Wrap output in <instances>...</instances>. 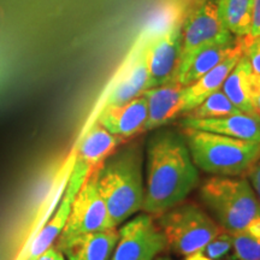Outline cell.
I'll return each instance as SVG.
<instances>
[{
	"label": "cell",
	"instance_id": "obj_4",
	"mask_svg": "<svg viewBox=\"0 0 260 260\" xmlns=\"http://www.w3.org/2000/svg\"><path fill=\"white\" fill-rule=\"evenodd\" d=\"M181 133L195 167L211 176L246 177L260 159V142L193 128Z\"/></svg>",
	"mask_w": 260,
	"mask_h": 260
},
{
	"label": "cell",
	"instance_id": "obj_14",
	"mask_svg": "<svg viewBox=\"0 0 260 260\" xmlns=\"http://www.w3.org/2000/svg\"><path fill=\"white\" fill-rule=\"evenodd\" d=\"M123 142L117 136L99 124L94 123L81 140L74 165L92 175Z\"/></svg>",
	"mask_w": 260,
	"mask_h": 260
},
{
	"label": "cell",
	"instance_id": "obj_23",
	"mask_svg": "<svg viewBox=\"0 0 260 260\" xmlns=\"http://www.w3.org/2000/svg\"><path fill=\"white\" fill-rule=\"evenodd\" d=\"M230 235L237 260H260V235L243 232Z\"/></svg>",
	"mask_w": 260,
	"mask_h": 260
},
{
	"label": "cell",
	"instance_id": "obj_13",
	"mask_svg": "<svg viewBox=\"0 0 260 260\" xmlns=\"http://www.w3.org/2000/svg\"><path fill=\"white\" fill-rule=\"evenodd\" d=\"M181 128H193L230 136L243 141L260 142V116L258 113L239 112L220 118L190 119L183 118Z\"/></svg>",
	"mask_w": 260,
	"mask_h": 260
},
{
	"label": "cell",
	"instance_id": "obj_12",
	"mask_svg": "<svg viewBox=\"0 0 260 260\" xmlns=\"http://www.w3.org/2000/svg\"><path fill=\"white\" fill-rule=\"evenodd\" d=\"M183 89L184 87L176 81H169L142 93L148 109L144 133L162 128L177 116L183 115Z\"/></svg>",
	"mask_w": 260,
	"mask_h": 260
},
{
	"label": "cell",
	"instance_id": "obj_9",
	"mask_svg": "<svg viewBox=\"0 0 260 260\" xmlns=\"http://www.w3.org/2000/svg\"><path fill=\"white\" fill-rule=\"evenodd\" d=\"M182 21L178 17L160 34L146 39L148 88L175 81L181 59Z\"/></svg>",
	"mask_w": 260,
	"mask_h": 260
},
{
	"label": "cell",
	"instance_id": "obj_10",
	"mask_svg": "<svg viewBox=\"0 0 260 260\" xmlns=\"http://www.w3.org/2000/svg\"><path fill=\"white\" fill-rule=\"evenodd\" d=\"M88 177L89 175L83 170H81L80 168L75 167L73 161V168L70 170L67 187H65L59 206H58L56 212L53 213V216L48 219V222L41 228L40 232L35 236V239L32 240L28 252L27 260L37 259L39 255H41L50 247L53 246L56 240H58V237L60 236L61 232H63L65 225H67L75 198H76L81 187L83 186V183Z\"/></svg>",
	"mask_w": 260,
	"mask_h": 260
},
{
	"label": "cell",
	"instance_id": "obj_30",
	"mask_svg": "<svg viewBox=\"0 0 260 260\" xmlns=\"http://www.w3.org/2000/svg\"><path fill=\"white\" fill-rule=\"evenodd\" d=\"M200 2H204V0H200Z\"/></svg>",
	"mask_w": 260,
	"mask_h": 260
},
{
	"label": "cell",
	"instance_id": "obj_19",
	"mask_svg": "<svg viewBox=\"0 0 260 260\" xmlns=\"http://www.w3.org/2000/svg\"><path fill=\"white\" fill-rule=\"evenodd\" d=\"M252 68L245 54L224 81L222 90L241 112L253 113L251 104ZM255 113V112H254Z\"/></svg>",
	"mask_w": 260,
	"mask_h": 260
},
{
	"label": "cell",
	"instance_id": "obj_25",
	"mask_svg": "<svg viewBox=\"0 0 260 260\" xmlns=\"http://www.w3.org/2000/svg\"><path fill=\"white\" fill-rule=\"evenodd\" d=\"M251 104L253 112L260 116V75L254 73L251 76Z\"/></svg>",
	"mask_w": 260,
	"mask_h": 260
},
{
	"label": "cell",
	"instance_id": "obj_5",
	"mask_svg": "<svg viewBox=\"0 0 260 260\" xmlns=\"http://www.w3.org/2000/svg\"><path fill=\"white\" fill-rule=\"evenodd\" d=\"M154 218L168 249L183 258L198 252L224 232L201 205L193 201H182Z\"/></svg>",
	"mask_w": 260,
	"mask_h": 260
},
{
	"label": "cell",
	"instance_id": "obj_27",
	"mask_svg": "<svg viewBox=\"0 0 260 260\" xmlns=\"http://www.w3.org/2000/svg\"><path fill=\"white\" fill-rule=\"evenodd\" d=\"M247 178H248L249 183L253 189H254L256 197L260 201V159L255 162V165L251 169V171L247 174Z\"/></svg>",
	"mask_w": 260,
	"mask_h": 260
},
{
	"label": "cell",
	"instance_id": "obj_1",
	"mask_svg": "<svg viewBox=\"0 0 260 260\" xmlns=\"http://www.w3.org/2000/svg\"><path fill=\"white\" fill-rule=\"evenodd\" d=\"M146 148L142 212L157 217L181 204L200 184V175L182 133L159 128Z\"/></svg>",
	"mask_w": 260,
	"mask_h": 260
},
{
	"label": "cell",
	"instance_id": "obj_24",
	"mask_svg": "<svg viewBox=\"0 0 260 260\" xmlns=\"http://www.w3.org/2000/svg\"><path fill=\"white\" fill-rule=\"evenodd\" d=\"M245 45V54L249 61L253 73L260 75V37L256 38H242Z\"/></svg>",
	"mask_w": 260,
	"mask_h": 260
},
{
	"label": "cell",
	"instance_id": "obj_11",
	"mask_svg": "<svg viewBox=\"0 0 260 260\" xmlns=\"http://www.w3.org/2000/svg\"><path fill=\"white\" fill-rule=\"evenodd\" d=\"M148 109L145 96L140 95L122 105L104 106L96 122L123 144L144 133Z\"/></svg>",
	"mask_w": 260,
	"mask_h": 260
},
{
	"label": "cell",
	"instance_id": "obj_22",
	"mask_svg": "<svg viewBox=\"0 0 260 260\" xmlns=\"http://www.w3.org/2000/svg\"><path fill=\"white\" fill-rule=\"evenodd\" d=\"M183 260H237L234 252L232 235L222 232L198 252L184 256Z\"/></svg>",
	"mask_w": 260,
	"mask_h": 260
},
{
	"label": "cell",
	"instance_id": "obj_29",
	"mask_svg": "<svg viewBox=\"0 0 260 260\" xmlns=\"http://www.w3.org/2000/svg\"><path fill=\"white\" fill-rule=\"evenodd\" d=\"M154 260H174V259H172L171 256H168V255H159Z\"/></svg>",
	"mask_w": 260,
	"mask_h": 260
},
{
	"label": "cell",
	"instance_id": "obj_6",
	"mask_svg": "<svg viewBox=\"0 0 260 260\" xmlns=\"http://www.w3.org/2000/svg\"><path fill=\"white\" fill-rule=\"evenodd\" d=\"M236 37L219 17L217 0H204L182 21L181 59L176 77L200 51L217 45H232ZM175 77V80H176Z\"/></svg>",
	"mask_w": 260,
	"mask_h": 260
},
{
	"label": "cell",
	"instance_id": "obj_15",
	"mask_svg": "<svg viewBox=\"0 0 260 260\" xmlns=\"http://www.w3.org/2000/svg\"><path fill=\"white\" fill-rule=\"evenodd\" d=\"M148 89L147 40L140 45L134 57L129 61L128 69L106 98L105 106L122 105L141 95Z\"/></svg>",
	"mask_w": 260,
	"mask_h": 260
},
{
	"label": "cell",
	"instance_id": "obj_28",
	"mask_svg": "<svg viewBox=\"0 0 260 260\" xmlns=\"http://www.w3.org/2000/svg\"><path fill=\"white\" fill-rule=\"evenodd\" d=\"M34 260H67V259H65L63 253H61L57 247L52 246L47 249L46 252H44L41 255H39L38 258Z\"/></svg>",
	"mask_w": 260,
	"mask_h": 260
},
{
	"label": "cell",
	"instance_id": "obj_8",
	"mask_svg": "<svg viewBox=\"0 0 260 260\" xmlns=\"http://www.w3.org/2000/svg\"><path fill=\"white\" fill-rule=\"evenodd\" d=\"M106 229H111L109 212L98 190L95 175L93 172L75 198L67 225L58 237L57 248L83 234Z\"/></svg>",
	"mask_w": 260,
	"mask_h": 260
},
{
	"label": "cell",
	"instance_id": "obj_21",
	"mask_svg": "<svg viewBox=\"0 0 260 260\" xmlns=\"http://www.w3.org/2000/svg\"><path fill=\"white\" fill-rule=\"evenodd\" d=\"M241 112L234 104L230 102L229 98L225 95L222 88L210 94L203 103L186 115L183 118L190 119H210V118H220L229 115Z\"/></svg>",
	"mask_w": 260,
	"mask_h": 260
},
{
	"label": "cell",
	"instance_id": "obj_18",
	"mask_svg": "<svg viewBox=\"0 0 260 260\" xmlns=\"http://www.w3.org/2000/svg\"><path fill=\"white\" fill-rule=\"evenodd\" d=\"M242 45V38H236V41L232 45H217L200 51L195 56L188 67L176 77V82L183 87L190 86L195 81L203 77L213 68H216L224 59H226L230 54L239 50Z\"/></svg>",
	"mask_w": 260,
	"mask_h": 260
},
{
	"label": "cell",
	"instance_id": "obj_16",
	"mask_svg": "<svg viewBox=\"0 0 260 260\" xmlns=\"http://www.w3.org/2000/svg\"><path fill=\"white\" fill-rule=\"evenodd\" d=\"M118 241V228L88 233L60 246L67 260H110Z\"/></svg>",
	"mask_w": 260,
	"mask_h": 260
},
{
	"label": "cell",
	"instance_id": "obj_3",
	"mask_svg": "<svg viewBox=\"0 0 260 260\" xmlns=\"http://www.w3.org/2000/svg\"><path fill=\"white\" fill-rule=\"evenodd\" d=\"M199 198L224 232L260 235V201L247 177L211 176L200 183Z\"/></svg>",
	"mask_w": 260,
	"mask_h": 260
},
{
	"label": "cell",
	"instance_id": "obj_2",
	"mask_svg": "<svg viewBox=\"0 0 260 260\" xmlns=\"http://www.w3.org/2000/svg\"><path fill=\"white\" fill-rule=\"evenodd\" d=\"M94 175L111 228H118L142 211L145 181L142 152L138 142H126L124 147L113 152Z\"/></svg>",
	"mask_w": 260,
	"mask_h": 260
},
{
	"label": "cell",
	"instance_id": "obj_7",
	"mask_svg": "<svg viewBox=\"0 0 260 260\" xmlns=\"http://www.w3.org/2000/svg\"><path fill=\"white\" fill-rule=\"evenodd\" d=\"M168 246L155 218L139 213L119 225L118 241L110 260H154Z\"/></svg>",
	"mask_w": 260,
	"mask_h": 260
},
{
	"label": "cell",
	"instance_id": "obj_26",
	"mask_svg": "<svg viewBox=\"0 0 260 260\" xmlns=\"http://www.w3.org/2000/svg\"><path fill=\"white\" fill-rule=\"evenodd\" d=\"M256 37H260V0H254L251 31H249L248 37L247 38H256Z\"/></svg>",
	"mask_w": 260,
	"mask_h": 260
},
{
	"label": "cell",
	"instance_id": "obj_17",
	"mask_svg": "<svg viewBox=\"0 0 260 260\" xmlns=\"http://www.w3.org/2000/svg\"><path fill=\"white\" fill-rule=\"evenodd\" d=\"M243 51H245V45H243L242 39V45L239 50H236L226 59H224L222 63H219L216 68H213L209 73L205 74L203 77L195 81L190 86L184 87L183 115H186L187 112L191 111L194 107H197L199 104L203 103L210 94L222 88L228 75L232 73V70L243 56Z\"/></svg>",
	"mask_w": 260,
	"mask_h": 260
},
{
	"label": "cell",
	"instance_id": "obj_20",
	"mask_svg": "<svg viewBox=\"0 0 260 260\" xmlns=\"http://www.w3.org/2000/svg\"><path fill=\"white\" fill-rule=\"evenodd\" d=\"M219 17L234 37H248L254 0H217Z\"/></svg>",
	"mask_w": 260,
	"mask_h": 260
}]
</instances>
